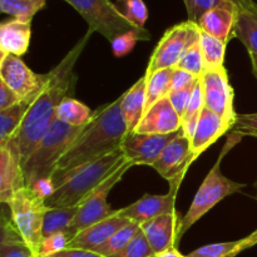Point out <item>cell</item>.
Instances as JSON below:
<instances>
[{
    "mask_svg": "<svg viewBox=\"0 0 257 257\" xmlns=\"http://www.w3.org/2000/svg\"><path fill=\"white\" fill-rule=\"evenodd\" d=\"M141 226L136 222L128 223L127 226H124L123 228H120L119 231L114 233L109 240L105 243H103L102 246L95 248V252L99 253V255L104 257H112L115 253L120 252L131 241L133 240L137 232L140 231Z\"/></svg>",
    "mask_w": 257,
    "mask_h": 257,
    "instance_id": "cell-33",
    "label": "cell"
},
{
    "mask_svg": "<svg viewBox=\"0 0 257 257\" xmlns=\"http://www.w3.org/2000/svg\"><path fill=\"white\" fill-rule=\"evenodd\" d=\"M92 33L90 29L88 30L84 37L80 38L77 44L60 60L59 64L48 73L49 79L47 87L30 104L22 125L12 138L17 146L22 163L28 160L33 150L49 131L50 125L55 120V112L59 103L65 97H72L77 82L74 67Z\"/></svg>",
    "mask_w": 257,
    "mask_h": 257,
    "instance_id": "cell-1",
    "label": "cell"
},
{
    "mask_svg": "<svg viewBox=\"0 0 257 257\" xmlns=\"http://www.w3.org/2000/svg\"><path fill=\"white\" fill-rule=\"evenodd\" d=\"M50 257H104L95 251L90 250H80V248H65L60 252L55 253L54 256Z\"/></svg>",
    "mask_w": 257,
    "mask_h": 257,
    "instance_id": "cell-44",
    "label": "cell"
},
{
    "mask_svg": "<svg viewBox=\"0 0 257 257\" xmlns=\"http://www.w3.org/2000/svg\"><path fill=\"white\" fill-rule=\"evenodd\" d=\"M181 222H182V216L176 211V212L158 216L141 225V230L145 233L156 255L171 247H177L178 242L181 241Z\"/></svg>",
    "mask_w": 257,
    "mask_h": 257,
    "instance_id": "cell-14",
    "label": "cell"
},
{
    "mask_svg": "<svg viewBox=\"0 0 257 257\" xmlns=\"http://www.w3.org/2000/svg\"><path fill=\"white\" fill-rule=\"evenodd\" d=\"M83 127H73L55 119L28 160L23 163L25 186L35 191L44 200L54 192L52 176L57 163L79 136Z\"/></svg>",
    "mask_w": 257,
    "mask_h": 257,
    "instance_id": "cell-3",
    "label": "cell"
},
{
    "mask_svg": "<svg viewBox=\"0 0 257 257\" xmlns=\"http://www.w3.org/2000/svg\"><path fill=\"white\" fill-rule=\"evenodd\" d=\"M25 187L23 163L13 141L0 147V201L9 203L20 188Z\"/></svg>",
    "mask_w": 257,
    "mask_h": 257,
    "instance_id": "cell-15",
    "label": "cell"
},
{
    "mask_svg": "<svg viewBox=\"0 0 257 257\" xmlns=\"http://www.w3.org/2000/svg\"><path fill=\"white\" fill-rule=\"evenodd\" d=\"M133 163L131 161H125L115 172H113L102 185L98 186L79 206H78V212L73 220L72 225L69 227V235L72 238L77 235L78 232L83 231L84 228L109 217L114 213L115 210L108 205L107 197L112 188L122 181L125 173L131 167H133Z\"/></svg>",
    "mask_w": 257,
    "mask_h": 257,
    "instance_id": "cell-9",
    "label": "cell"
},
{
    "mask_svg": "<svg viewBox=\"0 0 257 257\" xmlns=\"http://www.w3.org/2000/svg\"><path fill=\"white\" fill-rule=\"evenodd\" d=\"M114 5L131 24L140 29H145V24L148 19V9L143 0H115Z\"/></svg>",
    "mask_w": 257,
    "mask_h": 257,
    "instance_id": "cell-34",
    "label": "cell"
},
{
    "mask_svg": "<svg viewBox=\"0 0 257 257\" xmlns=\"http://www.w3.org/2000/svg\"><path fill=\"white\" fill-rule=\"evenodd\" d=\"M112 257H156V252L140 228L133 240L120 252L115 253Z\"/></svg>",
    "mask_w": 257,
    "mask_h": 257,
    "instance_id": "cell-37",
    "label": "cell"
},
{
    "mask_svg": "<svg viewBox=\"0 0 257 257\" xmlns=\"http://www.w3.org/2000/svg\"><path fill=\"white\" fill-rule=\"evenodd\" d=\"M18 102H20L19 97L3 80H0V110L7 109Z\"/></svg>",
    "mask_w": 257,
    "mask_h": 257,
    "instance_id": "cell-43",
    "label": "cell"
},
{
    "mask_svg": "<svg viewBox=\"0 0 257 257\" xmlns=\"http://www.w3.org/2000/svg\"><path fill=\"white\" fill-rule=\"evenodd\" d=\"M200 44L201 50H202L203 63H205V70L218 69V68L223 67L226 47H227L225 42L201 30Z\"/></svg>",
    "mask_w": 257,
    "mask_h": 257,
    "instance_id": "cell-30",
    "label": "cell"
},
{
    "mask_svg": "<svg viewBox=\"0 0 257 257\" xmlns=\"http://www.w3.org/2000/svg\"><path fill=\"white\" fill-rule=\"evenodd\" d=\"M231 132L238 133L241 136H251L257 138V112L237 114Z\"/></svg>",
    "mask_w": 257,
    "mask_h": 257,
    "instance_id": "cell-41",
    "label": "cell"
},
{
    "mask_svg": "<svg viewBox=\"0 0 257 257\" xmlns=\"http://www.w3.org/2000/svg\"><path fill=\"white\" fill-rule=\"evenodd\" d=\"M0 257H38L37 252L18 232L12 218H7L5 215L2 217Z\"/></svg>",
    "mask_w": 257,
    "mask_h": 257,
    "instance_id": "cell-24",
    "label": "cell"
},
{
    "mask_svg": "<svg viewBox=\"0 0 257 257\" xmlns=\"http://www.w3.org/2000/svg\"><path fill=\"white\" fill-rule=\"evenodd\" d=\"M49 75L33 72L20 57L4 54L0 58V80L5 83L20 100H35L47 87Z\"/></svg>",
    "mask_w": 257,
    "mask_h": 257,
    "instance_id": "cell-10",
    "label": "cell"
},
{
    "mask_svg": "<svg viewBox=\"0 0 257 257\" xmlns=\"http://www.w3.org/2000/svg\"><path fill=\"white\" fill-rule=\"evenodd\" d=\"M33 102L34 100H20L17 104L0 110V147L12 141Z\"/></svg>",
    "mask_w": 257,
    "mask_h": 257,
    "instance_id": "cell-26",
    "label": "cell"
},
{
    "mask_svg": "<svg viewBox=\"0 0 257 257\" xmlns=\"http://www.w3.org/2000/svg\"><path fill=\"white\" fill-rule=\"evenodd\" d=\"M253 233H255V235H256V237H257V228H256L255 231H253Z\"/></svg>",
    "mask_w": 257,
    "mask_h": 257,
    "instance_id": "cell-48",
    "label": "cell"
},
{
    "mask_svg": "<svg viewBox=\"0 0 257 257\" xmlns=\"http://www.w3.org/2000/svg\"><path fill=\"white\" fill-rule=\"evenodd\" d=\"M125 161L122 148H117L82 166L70 173L67 180L45 198V205L49 208L77 207Z\"/></svg>",
    "mask_w": 257,
    "mask_h": 257,
    "instance_id": "cell-4",
    "label": "cell"
},
{
    "mask_svg": "<svg viewBox=\"0 0 257 257\" xmlns=\"http://www.w3.org/2000/svg\"><path fill=\"white\" fill-rule=\"evenodd\" d=\"M176 196L177 192L172 190H170V192L166 195L146 193L136 202L131 203L127 207L120 208L119 212L128 220L141 226L158 216L176 212Z\"/></svg>",
    "mask_w": 257,
    "mask_h": 257,
    "instance_id": "cell-17",
    "label": "cell"
},
{
    "mask_svg": "<svg viewBox=\"0 0 257 257\" xmlns=\"http://www.w3.org/2000/svg\"><path fill=\"white\" fill-rule=\"evenodd\" d=\"M70 240H72V237L67 232L54 233V235L42 238V242H40L39 248H38L37 255L38 257L54 256L55 253L65 250Z\"/></svg>",
    "mask_w": 257,
    "mask_h": 257,
    "instance_id": "cell-38",
    "label": "cell"
},
{
    "mask_svg": "<svg viewBox=\"0 0 257 257\" xmlns=\"http://www.w3.org/2000/svg\"><path fill=\"white\" fill-rule=\"evenodd\" d=\"M237 14V3L233 0H225L217 7L206 12L201 17L197 25L202 32L228 44V42L233 38Z\"/></svg>",
    "mask_w": 257,
    "mask_h": 257,
    "instance_id": "cell-18",
    "label": "cell"
},
{
    "mask_svg": "<svg viewBox=\"0 0 257 257\" xmlns=\"http://www.w3.org/2000/svg\"><path fill=\"white\" fill-rule=\"evenodd\" d=\"M32 39V22L10 19L0 25V52L22 57L28 52Z\"/></svg>",
    "mask_w": 257,
    "mask_h": 257,
    "instance_id": "cell-21",
    "label": "cell"
},
{
    "mask_svg": "<svg viewBox=\"0 0 257 257\" xmlns=\"http://www.w3.org/2000/svg\"><path fill=\"white\" fill-rule=\"evenodd\" d=\"M175 68H165L153 73H145L147 78V103L146 110L156 102L168 97L171 93V82ZM146 113V112H145Z\"/></svg>",
    "mask_w": 257,
    "mask_h": 257,
    "instance_id": "cell-28",
    "label": "cell"
},
{
    "mask_svg": "<svg viewBox=\"0 0 257 257\" xmlns=\"http://www.w3.org/2000/svg\"><path fill=\"white\" fill-rule=\"evenodd\" d=\"M205 107L220 115L232 130L237 113L233 105V88L230 84L228 73L225 67L205 70L201 77Z\"/></svg>",
    "mask_w": 257,
    "mask_h": 257,
    "instance_id": "cell-11",
    "label": "cell"
},
{
    "mask_svg": "<svg viewBox=\"0 0 257 257\" xmlns=\"http://www.w3.org/2000/svg\"><path fill=\"white\" fill-rule=\"evenodd\" d=\"M47 0H0V9L14 19L32 22L34 15L45 7Z\"/></svg>",
    "mask_w": 257,
    "mask_h": 257,
    "instance_id": "cell-32",
    "label": "cell"
},
{
    "mask_svg": "<svg viewBox=\"0 0 257 257\" xmlns=\"http://www.w3.org/2000/svg\"><path fill=\"white\" fill-rule=\"evenodd\" d=\"M10 218L25 242L37 252L43 238V222L48 206L42 196L29 187L18 191L9 203Z\"/></svg>",
    "mask_w": 257,
    "mask_h": 257,
    "instance_id": "cell-6",
    "label": "cell"
},
{
    "mask_svg": "<svg viewBox=\"0 0 257 257\" xmlns=\"http://www.w3.org/2000/svg\"><path fill=\"white\" fill-rule=\"evenodd\" d=\"M251 60V67H252V73L257 79V54L256 53H248Z\"/></svg>",
    "mask_w": 257,
    "mask_h": 257,
    "instance_id": "cell-46",
    "label": "cell"
},
{
    "mask_svg": "<svg viewBox=\"0 0 257 257\" xmlns=\"http://www.w3.org/2000/svg\"><path fill=\"white\" fill-rule=\"evenodd\" d=\"M178 69H183L196 77L201 78L205 73V63H203L202 50H201L200 39L196 40L192 45L187 49L182 59L177 64Z\"/></svg>",
    "mask_w": 257,
    "mask_h": 257,
    "instance_id": "cell-35",
    "label": "cell"
},
{
    "mask_svg": "<svg viewBox=\"0 0 257 257\" xmlns=\"http://www.w3.org/2000/svg\"><path fill=\"white\" fill-rule=\"evenodd\" d=\"M198 80L196 83H192L191 85H188V87L183 88V89L173 90V92H171L170 94H168V99L171 100L173 108H175L176 112L178 113L181 119H182L183 114H185L186 109H187L188 104H190L191 98H192V94L193 92H195V88L196 85H197Z\"/></svg>",
    "mask_w": 257,
    "mask_h": 257,
    "instance_id": "cell-40",
    "label": "cell"
},
{
    "mask_svg": "<svg viewBox=\"0 0 257 257\" xmlns=\"http://www.w3.org/2000/svg\"><path fill=\"white\" fill-rule=\"evenodd\" d=\"M183 133L182 130L170 135H143L137 132H128L123 140L122 148L125 160L135 166H151L158 160L165 148L176 137Z\"/></svg>",
    "mask_w": 257,
    "mask_h": 257,
    "instance_id": "cell-13",
    "label": "cell"
},
{
    "mask_svg": "<svg viewBox=\"0 0 257 257\" xmlns=\"http://www.w3.org/2000/svg\"><path fill=\"white\" fill-rule=\"evenodd\" d=\"M203 109H205V100H203L202 85H201L200 78L195 88V92L192 94V98H191L190 104H188L187 109H186L185 114L181 119V130L183 131V133H185L188 140H192L193 133H195L198 120L202 115Z\"/></svg>",
    "mask_w": 257,
    "mask_h": 257,
    "instance_id": "cell-31",
    "label": "cell"
},
{
    "mask_svg": "<svg viewBox=\"0 0 257 257\" xmlns=\"http://www.w3.org/2000/svg\"><path fill=\"white\" fill-rule=\"evenodd\" d=\"M156 257H187V256L182 255V253L177 250V247H171L168 248V250L163 251V252L157 253Z\"/></svg>",
    "mask_w": 257,
    "mask_h": 257,
    "instance_id": "cell-45",
    "label": "cell"
},
{
    "mask_svg": "<svg viewBox=\"0 0 257 257\" xmlns=\"http://www.w3.org/2000/svg\"><path fill=\"white\" fill-rule=\"evenodd\" d=\"M151 39V33L147 29L143 30V32H128L124 34L119 35V37L115 38L114 40L110 42L112 45V52L113 54L117 58L125 57L127 54H130L133 50V48L136 47L138 40H150Z\"/></svg>",
    "mask_w": 257,
    "mask_h": 257,
    "instance_id": "cell-36",
    "label": "cell"
},
{
    "mask_svg": "<svg viewBox=\"0 0 257 257\" xmlns=\"http://www.w3.org/2000/svg\"><path fill=\"white\" fill-rule=\"evenodd\" d=\"M228 131H231V125L227 124L220 115L205 107L191 140L193 162Z\"/></svg>",
    "mask_w": 257,
    "mask_h": 257,
    "instance_id": "cell-20",
    "label": "cell"
},
{
    "mask_svg": "<svg viewBox=\"0 0 257 257\" xmlns=\"http://www.w3.org/2000/svg\"><path fill=\"white\" fill-rule=\"evenodd\" d=\"M232 133V137L231 136L228 137L227 142H226L225 147L222 150V153L218 156L216 163L210 170L208 175L206 176L202 185L198 188L190 208H188L186 215L182 217L180 230L181 238L198 220H201L217 203H220L221 201L225 200L228 196L233 195V193L241 192L246 187L245 183H240L230 180V178L223 176V173L221 172V163H222L223 157L227 155V152L233 146L241 142L243 137V136L238 135V133Z\"/></svg>",
    "mask_w": 257,
    "mask_h": 257,
    "instance_id": "cell-5",
    "label": "cell"
},
{
    "mask_svg": "<svg viewBox=\"0 0 257 257\" xmlns=\"http://www.w3.org/2000/svg\"><path fill=\"white\" fill-rule=\"evenodd\" d=\"M253 187H255V190H256V200H257V181L255 182V185H253Z\"/></svg>",
    "mask_w": 257,
    "mask_h": 257,
    "instance_id": "cell-47",
    "label": "cell"
},
{
    "mask_svg": "<svg viewBox=\"0 0 257 257\" xmlns=\"http://www.w3.org/2000/svg\"><path fill=\"white\" fill-rule=\"evenodd\" d=\"M78 212L77 207L49 208L44 216L43 222V238L59 232L69 233V227ZM72 237V236H70Z\"/></svg>",
    "mask_w": 257,
    "mask_h": 257,
    "instance_id": "cell-29",
    "label": "cell"
},
{
    "mask_svg": "<svg viewBox=\"0 0 257 257\" xmlns=\"http://www.w3.org/2000/svg\"><path fill=\"white\" fill-rule=\"evenodd\" d=\"M132 221L115 210L114 213L89 227L78 232L68 243L67 248H80V250L94 251L95 248L107 242L117 231L127 226Z\"/></svg>",
    "mask_w": 257,
    "mask_h": 257,
    "instance_id": "cell-16",
    "label": "cell"
},
{
    "mask_svg": "<svg viewBox=\"0 0 257 257\" xmlns=\"http://www.w3.org/2000/svg\"><path fill=\"white\" fill-rule=\"evenodd\" d=\"M120 109L128 132H135L146 112L147 103V78L142 75L127 92L120 95Z\"/></svg>",
    "mask_w": 257,
    "mask_h": 257,
    "instance_id": "cell-22",
    "label": "cell"
},
{
    "mask_svg": "<svg viewBox=\"0 0 257 257\" xmlns=\"http://www.w3.org/2000/svg\"><path fill=\"white\" fill-rule=\"evenodd\" d=\"M257 245V237L255 233H250L246 237L228 242L208 243L196 248L187 257H236L243 251Z\"/></svg>",
    "mask_w": 257,
    "mask_h": 257,
    "instance_id": "cell-25",
    "label": "cell"
},
{
    "mask_svg": "<svg viewBox=\"0 0 257 257\" xmlns=\"http://www.w3.org/2000/svg\"><path fill=\"white\" fill-rule=\"evenodd\" d=\"M198 79H200V78L191 74V73L186 72V70L175 68V72H173L172 75V82H171V92L183 89V88L188 87V85H191L192 83H196Z\"/></svg>",
    "mask_w": 257,
    "mask_h": 257,
    "instance_id": "cell-42",
    "label": "cell"
},
{
    "mask_svg": "<svg viewBox=\"0 0 257 257\" xmlns=\"http://www.w3.org/2000/svg\"><path fill=\"white\" fill-rule=\"evenodd\" d=\"M93 113L89 107L74 97H65L58 105L55 119L73 127H83L89 122Z\"/></svg>",
    "mask_w": 257,
    "mask_h": 257,
    "instance_id": "cell-27",
    "label": "cell"
},
{
    "mask_svg": "<svg viewBox=\"0 0 257 257\" xmlns=\"http://www.w3.org/2000/svg\"><path fill=\"white\" fill-rule=\"evenodd\" d=\"M193 163L191 140L181 133L167 145L162 155L152 165L153 170L170 182V190L178 192L188 167Z\"/></svg>",
    "mask_w": 257,
    "mask_h": 257,
    "instance_id": "cell-12",
    "label": "cell"
},
{
    "mask_svg": "<svg viewBox=\"0 0 257 257\" xmlns=\"http://www.w3.org/2000/svg\"><path fill=\"white\" fill-rule=\"evenodd\" d=\"M181 130V117L168 97L148 108L135 132L143 135H170Z\"/></svg>",
    "mask_w": 257,
    "mask_h": 257,
    "instance_id": "cell-19",
    "label": "cell"
},
{
    "mask_svg": "<svg viewBox=\"0 0 257 257\" xmlns=\"http://www.w3.org/2000/svg\"><path fill=\"white\" fill-rule=\"evenodd\" d=\"M74 8L80 17L87 22L93 33L97 32L112 42L119 35L128 32H143L145 29L131 24L115 8L110 0H64Z\"/></svg>",
    "mask_w": 257,
    "mask_h": 257,
    "instance_id": "cell-7",
    "label": "cell"
},
{
    "mask_svg": "<svg viewBox=\"0 0 257 257\" xmlns=\"http://www.w3.org/2000/svg\"><path fill=\"white\" fill-rule=\"evenodd\" d=\"M120 100L122 98L118 97L94 110L89 122L57 163L52 176L54 190L75 170L120 148L128 133Z\"/></svg>",
    "mask_w": 257,
    "mask_h": 257,
    "instance_id": "cell-2",
    "label": "cell"
},
{
    "mask_svg": "<svg viewBox=\"0 0 257 257\" xmlns=\"http://www.w3.org/2000/svg\"><path fill=\"white\" fill-rule=\"evenodd\" d=\"M222 2H225V0H183L186 10H187V20L195 23V24H198L201 17L206 12L217 7ZM233 2L237 3V0H233Z\"/></svg>",
    "mask_w": 257,
    "mask_h": 257,
    "instance_id": "cell-39",
    "label": "cell"
},
{
    "mask_svg": "<svg viewBox=\"0 0 257 257\" xmlns=\"http://www.w3.org/2000/svg\"><path fill=\"white\" fill-rule=\"evenodd\" d=\"M200 32L198 25L190 20L173 25L166 30L151 55L146 73L177 67L188 48L200 39Z\"/></svg>",
    "mask_w": 257,
    "mask_h": 257,
    "instance_id": "cell-8",
    "label": "cell"
},
{
    "mask_svg": "<svg viewBox=\"0 0 257 257\" xmlns=\"http://www.w3.org/2000/svg\"><path fill=\"white\" fill-rule=\"evenodd\" d=\"M238 14L233 38H237L248 53L257 54V2L237 0Z\"/></svg>",
    "mask_w": 257,
    "mask_h": 257,
    "instance_id": "cell-23",
    "label": "cell"
}]
</instances>
